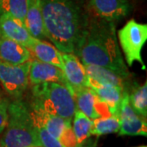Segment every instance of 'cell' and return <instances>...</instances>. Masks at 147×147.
<instances>
[{
  "mask_svg": "<svg viewBox=\"0 0 147 147\" xmlns=\"http://www.w3.org/2000/svg\"><path fill=\"white\" fill-rule=\"evenodd\" d=\"M88 0H41L44 28L61 53L78 55L89 24Z\"/></svg>",
  "mask_w": 147,
  "mask_h": 147,
  "instance_id": "cell-1",
  "label": "cell"
},
{
  "mask_svg": "<svg viewBox=\"0 0 147 147\" xmlns=\"http://www.w3.org/2000/svg\"><path fill=\"white\" fill-rule=\"evenodd\" d=\"M77 57L84 65L104 67L126 79L131 76L119 49L114 22L91 16Z\"/></svg>",
  "mask_w": 147,
  "mask_h": 147,
  "instance_id": "cell-2",
  "label": "cell"
},
{
  "mask_svg": "<svg viewBox=\"0 0 147 147\" xmlns=\"http://www.w3.org/2000/svg\"><path fill=\"white\" fill-rule=\"evenodd\" d=\"M31 109L72 120L76 104L71 89L60 83L33 85Z\"/></svg>",
  "mask_w": 147,
  "mask_h": 147,
  "instance_id": "cell-3",
  "label": "cell"
},
{
  "mask_svg": "<svg viewBox=\"0 0 147 147\" xmlns=\"http://www.w3.org/2000/svg\"><path fill=\"white\" fill-rule=\"evenodd\" d=\"M0 147L41 146L30 110L26 103L15 100L8 105V119Z\"/></svg>",
  "mask_w": 147,
  "mask_h": 147,
  "instance_id": "cell-4",
  "label": "cell"
},
{
  "mask_svg": "<svg viewBox=\"0 0 147 147\" xmlns=\"http://www.w3.org/2000/svg\"><path fill=\"white\" fill-rule=\"evenodd\" d=\"M121 48L125 55V60L129 67L135 61L141 64L142 69L146 65L142 57V50L147 40V25L138 23L131 19L118 32Z\"/></svg>",
  "mask_w": 147,
  "mask_h": 147,
  "instance_id": "cell-5",
  "label": "cell"
},
{
  "mask_svg": "<svg viewBox=\"0 0 147 147\" xmlns=\"http://www.w3.org/2000/svg\"><path fill=\"white\" fill-rule=\"evenodd\" d=\"M31 60L21 65H10L0 61V83L15 100H20L29 84Z\"/></svg>",
  "mask_w": 147,
  "mask_h": 147,
  "instance_id": "cell-6",
  "label": "cell"
},
{
  "mask_svg": "<svg viewBox=\"0 0 147 147\" xmlns=\"http://www.w3.org/2000/svg\"><path fill=\"white\" fill-rule=\"evenodd\" d=\"M87 6L90 16L114 23L126 17L131 11L127 0H88Z\"/></svg>",
  "mask_w": 147,
  "mask_h": 147,
  "instance_id": "cell-7",
  "label": "cell"
},
{
  "mask_svg": "<svg viewBox=\"0 0 147 147\" xmlns=\"http://www.w3.org/2000/svg\"><path fill=\"white\" fill-rule=\"evenodd\" d=\"M119 117L120 119L119 136H144L147 135V123L143 118L134 111L130 105L128 92H125L121 100Z\"/></svg>",
  "mask_w": 147,
  "mask_h": 147,
  "instance_id": "cell-8",
  "label": "cell"
},
{
  "mask_svg": "<svg viewBox=\"0 0 147 147\" xmlns=\"http://www.w3.org/2000/svg\"><path fill=\"white\" fill-rule=\"evenodd\" d=\"M73 95L76 109L82 111L91 119L94 120L98 118L112 115L107 105L88 87L73 90Z\"/></svg>",
  "mask_w": 147,
  "mask_h": 147,
  "instance_id": "cell-9",
  "label": "cell"
},
{
  "mask_svg": "<svg viewBox=\"0 0 147 147\" xmlns=\"http://www.w3.org/2000/svg\"><path fill=\"white\" fill-rule=\"evenodd\" d=\"M29 83L32 85L42 83H60L69 87L62 69L53 65L42 62L37 59H31Z\"/></svg>",
  "mask_w": 147,
  "mask_h": 147,
  "instance_id": "cell-10",
  "label": "cell"
},
{
  "mask_svg": "<svg viewBox=\"0 0 147 147\" xmlns=\"http://www.w3.org/2000/svg\"><path fill=\"white\" fill-rule=\"evenodd\" d=\"M63 73L72 92L73 90L87 87L88 75L84 65L73 53H61Z\"/></svg>",
  "mask_w": 147,
  "mask_h": 147,
  "instance_id": "cell-11",
  "label": "cell"
},
{
  "mask_svg": "<svg viewBox=\"0 0 147 147\" xmlns=\"http://www.w3.org/2000/svg\"><path fill=\"white\" fill-rule=\"evenodd\" d=\"M0 35L18 42L27 48L36 39L31 36L25 25L7 14L0 15Z\"/></svg>",
  "mask_w": 147,
  "mask_h": 147,
  "instance_id": "cell-12",
  "label": "cell"
},
{
  "mask_svg": "<svg viewBox=\"0 0 147 147\" xmlns=\"http://www.w3.org/2000/svg\"><path fill=\"white\" fill-rule=\"evenodd\" d=\"M32 59L26 47L0 35V61L10 65H21Z\"/></svg>",
  "mask_w": 147,
  "mask_h": 147,
  "instance_id": "cell-13",
  "label": "cell"
},
{
  "mask_svg": "<svg viewBox=\"0 0 147 147\" xmlns=\"http://www.w3.org/2000/svg\"><path fill=\"white\" fill-rule=\"evenodd\" d=\"M88 79L103 85H110L115 87L123 92H128L127 79L123 78L118 74L108 69L95 65H84Z\"/></svg>",
  "mask_w": 147,
  "mask_h": 147,
  "instance_id": "cell-14",
  "label": "cell"
},
{
  "mask_svg": "<svg viewBox=\"0 0 147 147\" xmlns=\"http://www.w3.org/2000/svg\"><path fill=\"white\" fill-rule=\"evenodd\" d=\"M25 26L34 38L40 40L47 38L42 17L41 0H28Z\"/></svg>",
  "mask_w": 147,
  "mask_h": 147,
  "instance_id": "cell-15",
  "label": "cell"
},
{
  "mask_svg": "<svg viewBox=\"0 0 147 147\" xmlns=\"http://www.w3.org/2000/svg\"><path fill=\"white\" fill-rule=\"evenodd\" d=\"M87 87L93 90L100 100L105 102L113 115L119 116L121 100L125 92H123L113 86L97 84L89 79H88Z\"/></svg>",
  "mask_w": 147,
  "mask_h": 147,
  "instance_id": "cell-16",
  "label": "cell"
},
{
  "mask_svg": "<svg viewBox=\"0 0 147 147\" xmlns=\"http://www.w3.org/2000/svg\"><path fill=\"white\" fill-rule=\"evenodd\" d=\"M28 49L37 60L63 69L61 52L59 51L53 44L36 38Z\"/></svg>",
  "mask_w": 147,
  "mask_h": 147,
  "instance_id": "cell-17",
  "label": "cell"
},
{
  "mask_svg": "<svg viewBox=\"0 0 147 147\" xmlns=\"http://www.w3.org/2000/svg\"><path fill=\"white\" fill-rule=\"evenodd\" d=\"M30 110L32 117L44 127V128L57 140L61 136L64 131L69 126L72 125V120L47 114L39 110H34L32 109H30Z\"/></svg>",
  "mask_w": 147,
  "mask_h": 147,
  "instance_id": "cell-18",
  "label": "cell"
},
{
  "mask_svg": "<svg viewBox=\"0 0 147 147\" xmlns=\"http://www.w3.org/2000/svg\"><path fill=\"white\" fill-rule=\"evenodd\" d=\"M73 117L72 128L78 147H95L92 145V142L89 141L92 136V130L93 127V120L78 109H76Z\"/></svg>",
  "mask_w": 147,
  "mask_h": 147,
  "instance_id": "cell-19",
  "label": "cell"
},
{
  "mask_svg": "<svg viewBox=\"0 0 147 147\" xmlns=\"http://www.w3.org/2000/svg\"><path fill=\"white\" fill-rule=\"evenodd\" d=\"M130 105L137 115L143 118L147 116V83L139 85L134 83L128 90Z\"/></svg>",
  "mask_w": 147,
  "mask_h": 147,
  "instance_id": "cell-20",
  "label": "cell"
},
{
  "mask_svg": "<svg viewBox=\"0 0 147 147\" xmlns=\"http://www.w3.org/2000/svg\"><path fill=\"white\" fill-rule=\"evenodd\" d=\"M27 6L28 0H3L0 3V15H10L25 25Z\"/></svg>",
  "mask_w": 147,
  "mask_h": 147,
  "instance_id": "cell-21",
  "label": "cell"
},
{
  "mask_svg": "<svg viewBox=\"0 0 147 147\" xmlns=\"http://www.w3.org/2000/svg\"><path fill=\"white\" fill-rule=\"evenodd\" d=\"M120 128L119 117L110 115L108 117H101L93 120V127L92 135L100 137L102 135L119 132Z\"/></svg>",
  "mask_w": 147,
  "mask_h": 147,
  "instance_id": "cell-22",
  "label": "cell"
},
{
  "mask_svg": "<svg viewBox=\"0 0 147 147\" xmlns=\"http://www.w3.org/2000/svg\"><path fill=\"white\" fill-rule=\"evenodd\" d=\"M31 114V113H30ZM32 116V115H31ZM33 118V117H32ZM37 136L41 147H64L57 138L52 136L38 122L33 118Z\"/></svg>",
  "mask_w": 147,
  "mask_h": 147,
  "instance_id": "cell-23",
  "label": "cell"
},
{
  "mask_svg": "<svg viewBox=\"0 0 147 147\" xmlns=\"http://www.w3.org/2000/svg\"><path fill=\"white\" fill-rule=\"evenodd\" d=\"M9 102L6 98L0 96V134H2L7 124Z\"/></svg>",
  "mask_w": 147,
  "mask_h": 147,
  "instance_id": "cell-24",
  "label": "cell"
},
{
  "mask_svg": "<svg viewBox=\"0 0 147 147\" xmlns=\"http://www.w3.org/2000/svg\"><path fill=\"white\" fill-rule=\"evenodd\" d=\"M140 147H146V146H140Z\"/></svg>",
  "mask_w": 147,
  "mask_h": 147,
  "instance_id": "cell-25",
  "label": "cell"
},
{
  "mask_svg": "<svg viewBox=\"0 0 147 147\" xmlns=\"http://www.w3.org/2000/svg\"><path fill=\"white\" fill-rule=\"evenodd\" d=\"M32 147H41V146H32Z\"/></svg>",
  "mask_w": 147,
  "mask_h": 147,
  "instance_id": "cell-26",
  "label": "cell"
},
{
  "mask_svg": "<svg viewBox=\"0 0 147 147\" xmlns=\"http://www.w3.org/2000/svg\"><path fill=\"white\" fill-rule=\"evenodd\" d=\"M2 1H3V0H0V3H1V2H2Z\"/></svg>",
  "mask_w": 147,
  "mask_h": 147,
  "instance_id": "cell-27",
  "label": "cell"
}]
</instances>
